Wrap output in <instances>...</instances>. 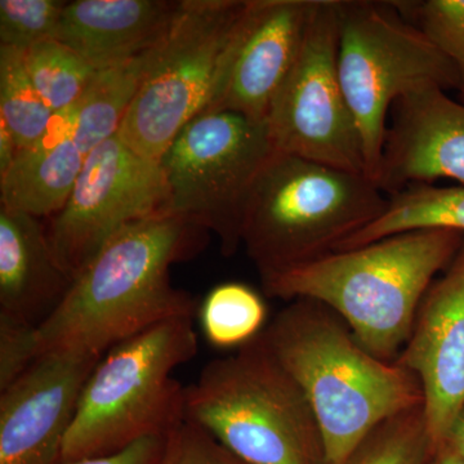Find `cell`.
Segmentation results:
<instances>
[{"mask_svg": "<svg viewBox=\"0 0 464 464\" xmlns=\"http://www.w3.org/2000/svg\"><path fill=\"white\" fill-rule=\"evenodd\" d=\"M207 234L170 213L119 232L36 326L38 357L48 353L102 357L152 326L194 317L197 299L173 285L170 267L199 252Z\"/></svg>", "mask_w": 464, "mask_h": 464, "instance_id": "obj_1", "label": "cell"}, {"mask_svg": "<svg viewBox=\"0 0 464 464\" xmlns=\"http://www.w3.org/2000/svg\"><path fill=\"white\" fill-rule=\"evenodd\" d=\"M262 337L310 402L324 464H350L378 426L423 405L422 387L411 372L372 355L319 302L290 301Z\"/></svg>", "mask_w": 464, "mask_h": 464, "instance_id": "obj_2", "label": "cell"}, {"mask_svg": "<svg viewBox=\"0 0 464 464\" xmlns=\"http://www.w3.org/2000/svg\"><path fill=\"white\" fill-rule=\"evenodd\" d=\"M463 240L462 232L449 228L400 232L264 277L262 285L268 297L331 308L366 351L395 362L433 279Z\"/></svg>", "mask_w": 464, "mask_h": 464, "instance_id": "obj_3", "label": "cell"}, {"mask_svg": "<svg viewBox=\"0 0 464 464\" xmlns=\"http://www.w3.org/2000/svg\"><path fill=\"white\" fill-rule=\"evenodd\" d=\"M383 192L366 174L276 150L250 194L241 244L261 279L310 264L380 218Z\"/></svg>", "mask_w": 464, "mask_h": 464, "instance_id": "obj_4", "label": "cell"}, {"mask_svg": "<svg viewBox=\"0 0 464 464\" xmlns=\"http://www.w3.org/2000/svg\"><path fill=\"white\" fill-rule=\"evenodd\" d=\"M194 317L159 324L110 348L85 382L60 464L167 438L186 420L173 372L198 353Z\"/></svg>", "mask_w": 464, "mask_h": 464, "instance_id": "obj_5", "label": "cell"}, {"mask_svg": "<svg viewBox=\"0 0 464 464\" xmlns=\"http://www.w3.org/2000/svg\"><path fill=\"white\" fill-rule=\"evenodd\" d=\"M185 414L246 463L324 464L310 402L262 333L204 366L185 389Z\"/></svg>", "mask_w": 464, "mask_h": 464, "instance_id": "obj_6", "label": "cell"}, {"mask_svg": "<svg viewBox=\"0 0 464 464\" xmlns=\"http://www.w3.org/2000/svg\"><path fill=\"white\" fill-rule=\"evenodd\" d=\"M249 0H181L118 136L159 161L183 128L221 96Z\"/></svg>", "mask_w": 464, "mask_h": 464, "instance_id": "obj_7", "label": "cell"}, {"mask_svg": "<svg viewBox=\"0 0 464 464\" xmlns=\"http://www.w3.org/2000/svg\"><path fill=\"white\" fill-rule=\"evenodd\" d=\"M338 74L362 136L366 176L377 183L393 103L427 85L459 91L463 78L398 3L338 0Z\"/></svg>", "mask_w": 464, "mask_h": 464, "instance_id": "obj_8", "label": "cell"}, {"mask_svg": "<svg viewBox=\"0 0 464 464\" xmlns=\"http://www.w3.org/2000/svg\"><path fill=\"white\" fill-rule=\"evenodd\" d=\"M275 152L266 121L230 111L198 116L159 159L170 215L213 232L222 255L234 256L250 194Z\"/></svg>", "mask_w": 464, "mask_h": 464, "instance_id": "obj_9", "label": "cell"}, {"mask_svg": "<svg viewBox=\"0 0 464 464\" xmlns=\"http://www.w3.org/2000/svg\"><path fill=\"white\" fill-rule=\"evenodd\" d=\"M338 0H317L297 61L268 111L275 149L366 174L362 136L338 74Z\"/></svg>", "mask_w": 464, "mask_h": 464, "instance_id": "obj_10", "label": "cell"}, {"mask_svg": "<svg viewBox=\"0 0 464 464\" xmlns=\"http://www.w3.org/2000/svg\"><path fill=\"white\" fill-rule=\"evenodd\" d=\"M169 203L159 161L142 157L116 134L88 155L65 207L52 217L48 237L75 279L119 232L169 215Z\"/></svg>", "mask_w": 464, "mask_h": 464, "instance_id": "obj_11", "label": "cell"}, {"mask_svg": "<svg viewBox=\"0 0 464 464\" xmlns=\"http://www.w3.org/2000/svg\"><path fill=\"white\" fill-rule=\"evenodd\" d=\"M100 360L44 353L0 391V464H60L85 382Z\"/></svg>", "mask_w": 464, "mask_h": 464, "instance_id": "obj_12", "label": "cell"}, {"mask_svg": "<svg viewBox=\"0 0 464 464\" xmlns=\"http://www.w3.org/2000/svg\"><path fill=\"white\" fill-rule=\"evenodd\" d=\"M395 362L420 381L436 456L464 411V240L423 298L411 337Z\"/></svg>", "mask_w": 464, "mask_h": 464, "instance_id": "obj_13", "label": "cell"}, {"mask_svg": "<svg viewBox=\"0 0 464 464\" xmlns=\"http://www.w3.org/2000/svg\"><path fill=\"white\" fill-rule=\"evenodd\" d=\"M316 5L317 0H249L213 111L266 121L297 61Z\"/></svg>", "mask_w": 464, "mask_h": 464, "instance_id": "obj_14", "label": "cell"}, {"mask_svg": "<svg viewBox=\"0 0 464 464\" xmlns=\"http://www.w3.org/2000/svg\"><path fill=\"white\" fill-rule=\"evenodd\" d=\"M378 186L391 195L449 179L464 186V103L427 85L393 103Z\"/></svg>", "mask_w": 464, "mask_h": 464, "instance_id": "obj_15", "label": "cell"}, {"mask_svg": "<svg viewBox=\"0 0 464 464\" xmlns=\"http://www.w3.org/2000/svg\"><path fill=\"white\" fill-rule=\"evenodd\" d=\"M179 5L169 0L67 2L57 41L78 52L97 70L121 65L163 41Z\"/></svg>", "mask_w": 464, "mask_h": 464, "instance_id": "obj_16", "label": "cell"}, {"mask_svg": "<svg viewBox=\"0 0 464 464\" xmlns=\"http://www.w3.org/2000/svg\"><path fill=\"white\" fill-rule=\"evenodd\" d=\"M72 283L39 218L0 207V314L38 326Z\"/></svg>", "mask_w": 464, "mask_h": 464, "instance_id": "obj_17", "label": "cell"}, {"mask_svg": "<svg viewBox=\"0 0 464 464\" xmlns=\"http://www.w3.org/2000/svg\"><path fill=\"white\" fill-rule=\"evenodd\" d=\"M74 108L58 112L44 139L0 176V207L36 218L65 207L88 157L74 139Z\"/></svg>", "mask_w": 464, "mask_h": 464, "instance_id": "obj_18", "label": "cell"}, {"mask_svg": "<svg viewBox=\"0 0 464 464\" xmlns=\"http://www.w3.org/2000/svg\"><path fill=\"white\" fill-rule=\"evenodd\" d=\"M155 48L121 65L99 70L91 82L74 108V139L84 154L118 134Z\"/></svg>", "mask_w": 464, "mask_h": 464, "instance_id": "obj_19", "label": "cell"}, {"mask_svg": "<svg viewBox=\"0 0 464 464\" xmlns=\"http://www.w3.org/2000/svg\"><path fill=\"white\" fill-rule=\"evenodd\" d=\"M422 228H449L464 234V186L415 185L391 195L383 215L344 240L335 252Z\"/></svg>", "mask_w": 464, "mask_h": 464, "instance_id": "obj_20", "label": "cell"}, {"mask_svg": "<svg viewBox=\"0 0 464 464\" xmlns=\"http://www.w3.org/2000/svg\"><path fill=\"white\" fill-rule=\"evenodd\" d=\"M199 316L204 337L213 347L239 350L264 332L267 308L246 284L224 283L208 293Z\"/></svg>", "mask_w": 464, "mask_h": 464, "instance_id": "obj_21", "label": "cell"}, {"mask_svg": "<svg viewBox=\"0 0 464 464\" xmlns=\"http://www.w3.org/2000/svg\"><path fill=\"white\" fill-rule=\"evenodd\" d=\"M54 116L34 87L25 52L0 47V121L14 134L20 151L44 139Z\"/></svg>", "mask_w": 464, "mask_h": 464, "instance_id": "obj_22", "label": "cell"}, {"mask_svg": "<svg viewBox=\"0 0 464 464\" xmlns=\"http://www.w3.org/2000/svg\"><path fill=\"white\" fill-rule=\"evenodd\" d=\"M25 65L34 87L54 114L74 108L99 72L78 52L57 39L27 50Z\"/></svg>", "mask_w": 464, "mask_h": 464, "instance_id": "obj_23", "label": "cell"}, {"mask_svg": "<svg viewBox=\"0 0 464 464\" xmlns=\"http://www.w3.org/2000/svg\"><path fill=\"white\" fill-rule=\"evenodd\" d=\"M435 456L423 405L378 426L350 464H429Z\"/></svg>", "mask_w": 464, "mask_h": 464, "instance_id": "obj_24", "label": "cell"}, {"mask_svg": "<svg viewBox=\"0 0 464 464\" xmlns=\"http://www.w3.org/2000/svg\"><path fill=\"white\" fill-rule=\"evenodd\" d=\"M66 5L63 0H0V47L26 52L57 39Z\"/></svg>", "mask_w": 464, "mask_h": 464, "instance_id": "obj_25", "label": "cell"}, {"mask_svg": "<svg viewBox=\"0 0 464 464\" xmlns=\"http://www.w3.org/2000/svg\"><path fill=\"white\" fill-rule=\"evenodd\" d=\"M414 8L420 29L458 67L464 88V0H427Z\"/></svg>", "mask_w": 464, "mask_h": 464, "instance_id": "obj_26", "label": "cell"}, {"mask_svg": "<svg viewBox=\"0 0 464 464\" xmlns=\"http://www.w3.org/2000/svg\"><path fill=\"white\" fill-rule=\"evenodd\" d=\"M158 464H248L199 424L185 420L166 438Z\"/></svg>", "mask_w": 464, "mask_h": 464, "instance_id": "obj_27", "label": "cell"}, {"mask_svg": "<svg viewBox=\"0 0 464 464\" xmlns=\"http://www.w3.org/2000/svg\"><path fill=\"white\" fill-rule=\"evenodd\" d=\"M38 359L36 325L0 314V391Z\"/></svg>", "mask_w": 464, "mask_h": 464, "instance_id": "obj_28", "label": "cell"}, {"mask_svg": "<svg viewBox=\"0 0 464 464\" xmlns=\"http://www.w3.org/2000/svg\"><path fill=\"white\" fill-rule=\"evenodd\" d=\"M166 438H149L134 442L118 453L82 458L63 464H158L163 454Z\"/></svg>", "mask_w": 464, "mask_h": 464, "instance_id": "obj_29", "label": "cell"}, {"mask_svg": "<svg viewBox=\"0 0 464 464\" xmlns=\"http://www.w3.org/2000/svg\"><path fill=\"white\" fill-rule=\"evenodd\" d=\"M20 154L16 140L7 125L0 121V176L7 172Z\"/></svg>", "mask_w": 464, "mask_h": 464, "instance_id": "obj_30", "label": "cell"}, {"mask_svg": "<svg viewBox=\"0 0 464 464\" xmlns=\"http://www.w3.org/2000/svg\"><path fill=\"white\" fill-rule=\"evenodd\" d=\"M444 449H448L464 460V411L458 415L456 422L451 426Z\"/></svg>", "mask_w": 464, "mask_h": 464, "instance_id": "obj_31", "label": "cell"}, {"mask_svg": "<svg viewBox=\"0 0 464 464\" xmlns=\"http://www.w3.org/2000/svg\"><path fill=\"white\" fill-rule=\"evenodd\" d=\"M429 464H464L462 458L457 456V454L451 453L448 449L440 451L433 457L432 462Z\"/></svg>", "mask_w": 464, "mask_h": 464, "instance_id": "obj_32", "label": "cell"}, {"mask_svg": "<svg viewBox=\"0 0 464 464\" xmlns=\"http://www.w3.org/2000/svg\"><path fill=\"white\" fill-rule=\"evenodd\" d=\"M459 101L460 102L464 103V88L459 91Z\"/></svg>", "mask_w": 464, "mask_h": 464, "instance_id": "obj_33", "label": "cell"}]
</instances>
